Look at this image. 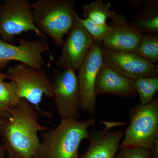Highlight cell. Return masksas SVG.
Returning <instances> with one entry per match:
<instances>
[{
  "label": "cell",
  "mask_w": 158,
  "mask_h": 158,
  "mask_svg": "<svg viewBox=\"0 0 158 158\" xmlns=\"http://www.w3.org/2000/svg\"><path fill=\"white\" fill-rule=\"evenodd\" d=\"M78 19L86 31L90 34L93 41L102 43L106 37L109 27L108 24L98 25L87 19H82L78 15Z\"/></svg>",
  "instance_id": "cell-20"
},
{
  "label": "cell",
  "mask_w": 158,
  "mask_h": 158,
  "mask_svg": "<svg viewBox=\"0 0 158 158\" xmlns=\"http://www.w3.org/2000/svg\"><path fill=\"white\" fill-rule=\"evenodd\" d=\"M130 2L135 7L143 6V9L131 23L142 34L158 36V1L141 0Z\"/></svg>",
  "instance_id": "cell-15"
},
{
  "label": "cell",
  "mask_w": 158,
  "mask_h": 158,
  "mask_svg": "<svg viewBox=\"0 0 158 158\" xmlns=\"http://www.w3.org/2000/svg\"><path fill=\"white\" fill-rule=\"evenodd\" d=\"M20 99L16 85L12 81H0V104L7 108L17 104Z\"/></svg>",
  "instance_id": "cell-19"
},
{
  "label": "cell",
  "mask_w": 158,
  "mask_h": 158,
  "mask_svg": "<svg viewBox=\"0 0 158 158\" xmlns=\"http://www.w3.org/2000/svg\"><path fill=\"white\" fill-rule=\"evenodd\" d=\"M34 31L42 40L46 37L34 23L30 2L27 0H6L0 5V38L11 44L16 35Z\"/></svg>",
  "instance_id": "cell-6"
},
{
  "label": "cell",
  "mask_w": 158,
  "mask_h": 158,
  "mask_svg": "<svg viewBox=\"0 0 158 158\" xmlns=\"http://www.w3.org/2000/svg\"><path fill=\"white\" fill-rule=\"evenodd\" d=\"M73 0H37L30 3L35 25L61 47L74 22Z\"/></svg>",
  "instance_id": "cell-3"
},
{
  "label": "cell",
  "mask_w": 158,
  "mask_h": 158,
  "mask_svg": "<svg viewBox=\"0 0 158 158\" xmlns=\"http://www.w3.org/2000/svg\"><path fill=\"white\" fill-rule=\"evenodd\" d=\"M9 116V108L0 104V118H7Z\"/></svg>",
  "instance_id": "cell-22"
},
{
  "label": "cell",
  "mask_w": 158,
  "mask_h": 158,
  "mask_svg": "<svg viewBox=\"0 0 158 158\" xmlns=\"http://www.w3.org/2000/svg\"><path fill=\"white\" fill-rule=\"evenodd\" d=\"M134 82V80L119 74L103 61L95 81V95L109 94L119 97H136Z\"/></svg>",
  "instance_id": "cell-14"
},
{
  "label": "cell",
  "mask_w": 158,
  "mask_h": 158,
  "mask_svg": "<svg viewBox=\"0 0 158 158\" xmlns=\"http://www.w3.org/2000/svg\"><path fill=\"white\" fill-rule=\"evenodd\" d=\"M110 3H104L102 0H96L82 7L84 19H90L98 25L106 24L108 19H112L117 13L111 9Z\"/></svg>",
  "instance_id": "cell-16"
},
{
  "label": "cell",
  "mask_w": 158,
  "mask_h": 158,
  "mask_svg": "<svg viewBox=\"0 0 158 158\" xmlns=\"http://www.w3.org/2000/svg\"><path fill=\"white\" fill-rule=\"evenodd\" d=\"M6 118H0V125H1V124H2L3 123L6 121Z\"/></svg>",
  "instance_id": "cell-25"
},
{
  "label": "cell",
  "mask_w": 158,
  "mask_h": 158,
  "mask_svg": "<svg viewBox=\"0 0 158 158\" xmlns=\"http://www.w3.org/2000/svg\"><path fill=\"white\" fill-rule=\"evenodd\" d=\"M48 50L47 43L42 39L29 40L22 38L19 39V44L14 45L0 38V69L12 61L41 69L46 65L42 55Z\"/></svg>",
  "instance_id": "cell-10"
},
{
  "label": "cell",
  "mask_w": 158,
  "mask_h": 158,
  "mask_svg": "<svg viewBox=\"0 0 158 158\" xmlns=\"http://www.w3.org/2000/svg\"><path fill=\"white\" fill-rule=\"evenodd\" d=\"M51 80L54 103L61 119H78L81 102L76 70L68 68L58 72Z\"/></svg>",
  "instance_id": "cell-7"
},
{
  "label": "cell",
  "mask_w": 158,
  "mask_h": 158,
  "mask_svg": "<svg viewBox=\"0 0 158 158\" xmlns=\"http://www.w3.org/2000/svg\"><path fill=\"white\" fill-rule=\"evenodd\" d=\"M102 42L103 47L109 50L137 54L142 33L120 13H117Z\"/></svg>",
  "instance_id": "cell-12"
},
{
  "label": "cell",
  "mask_w": 158,
  "mask_h": 158,
  "mask_svg": "<svg viewBox=\"0 0 158 158\" xmlns=\"http://www.w3.org/2000/svg\"><path fill=\"white\" fill-rule=\"evenodd\" d=\"M133 87L139 96L141 104H148L152 101L158 90V76L144 77L135 80Z\"/></svg>",
  "instance_id": "cell-17"
},
{
  "label": "cell",
  "mask_w": 158,
  "mask_h": 158,
  "mask_svg": "<svg viewBox=\"0 0 158 158\" xmlns=\"http://www.w3.org/2000/svg\"><path fill=\"white\" fill-rule=\"evenodd\" d=\"M6 156V152L4 145L2 143H0V158H5Z\"/></svg>",
  "instance_id": "cell-23"
},
{
  "label": "cell",
  "mask_w": 158,
  "mask_h": 158,
  "mask_svg": "<svg viewBox=\"0 0 158 158\" xmlns=\"http://www.w3.org/2000/svg\"><path fill=\"white\" fill-rule=\"evenodd\" d=\"M95 122L94 117L84 121L62 118L56 127L40 132L36 158H78L80 144L88 139Z\"/></svg>",
  "instance_id": "cell-2"
},
{
  "label": "cell",
  "mask_w": 158,
  "mask_h": 158,
  "mask_svg": "<svg viewBox=\"0 0 158 158\" xmlns=\"http://www.w3.org/2000/svg\"><path fill=\"white\" fill-rule=\"evenodd\" d=\"M78 15L76 11L73 25L63 40L62 53L56 62L57 66L64 70H78L93 44V40L79 21Z\"/></svg>",
  "instance_id": "cell-9"
},
{
  "label": "cell",
  "mask_w": 158,
  "mask_h": 158,
  "mask_svg": "<svg viewBox=\"0 0 158 158\" xmlns=\"http://www.w3.org/2000/svg\"><path fill=\"white\" fill-rule=\"evenodd\" d=\"M9 116L0 125V136L8 158H36L40 132L48 127L40 123L34 107L24 98L9 108Z\"/></svg>",
  "instance_id": "cell-1"
},
{
  "label": "cell",
  "mask_w": 158,
  "mask_h": 158,
  "mask_svg": "<svg viewBox=\"0 0 158 158\" xmlns=\"http://www.w3.org/2000/svg\"><path fill=\"white\" fill-rule=\"evenodd\" d=\"M105 127L101 130L94 128L90 132V141L87 151L79 158H116L123 130L110 132L113 127L126 124L124 122H103Z\"/></svg>",
  "instance_id": "cell-13"
},
{
  "label": "cell",
  "mask_w": 158,
  "mask_h": 158,
  "mask_svg": "<svg viewBox=\"0 0 158 158\" xmlns=\"http://www.w3.org/2000/svg\"><path fill=\"white\" fill-rule=\"evenodd\" d=\"M137 54L152 64L158 62V36L152 34L141 35Z\"/></svg>",
  "instance_id": "cell-18"
},
{
  "label": "cell",
  "mask_w": 158,
  "mask_h": 158,
  "mask_svg": "<svg viewBox=\"0 0 158 158\" xmlns=\"http://www.w3.org/2000/svg\"></svg>",
  "instance_id": "cell-26"
},
{
  "label": "cell",
  "mask_w": 158,
  "mask_h": 158,
  "mask_svg": "<svg viewBox=\"0 0 158 158\" xmlns=\"http://www.w3.org/2000/svg\"><path fill=\"white\" fill-rule=\"evenodd\" d=\"M5 73L16 85L20 98L28 102L43 117L50 116L40 107L44 96L54 98L52 80L46 71L19 63L7 69Z\"/></svg>",
  "instance_id": "cell-5"
},
{
  "label": "cell",
  "mask_w": 158,
  "mask_h": 158,
  "mask_svg": "<svg viewBox=\"0 0 158 158\" xmlns=\"http://www.w3.org/2000/svg\"><path fill=\"white\" fill-rule=\"evenodd\" d=\"M103 62L102 43L93 41L86 58L79 70L78 81L81 102V110L91 114L96 112L95 81Z\"/></svg>",
  "instance_id": "cell-8"
},
{
  "label": "cell",
  "mask_w": 158,
  "mask_h": 158,
  "mask_svg": "<svg viewBox=\"0 0 158 158\" xmlns=\"http://www.w3.org/2000/svg\"><path fill=\"white\" fill-rule=\"evenodd\" d=\"M130 124L119 148H142L152 151L158 145V98L148 104H137L130 110Z\"/></svg>",
  "instance_id": "cell-4"
},
{
  "label": "cell",
  "mask_w": 158,
  "mask_h": 158,
  "mask_svg": "<svg viewBox=\"0 0 158 158\" xmlns=\"http://www.w3.org/2000/svg\"><path fill=\"white\" fill-rule=\"evenodd\" d=\"M6 79H8V77L6 73L0 72V81H5Z\"/></svg>",
  "instance_id": "cell-24"
},
{
  "label": "cell",
  "mask_w": 158,
  "mask_h": 158,
  "mask_svg": "<svg viewBox=\"0 0 158 158\" xmlns=\"http://www.w3.org/2000/svg\"><path fill=\"white\" fill-rule=\"evenodd\" d=\"M116 158H151V152L141 147L121 148L118 149Z\"/></svg>",
  "instance_id": "cell-21"
},
{
  "label": "cell",
  "mask_w": 158,
  "mask_h": 158,
  "mask_svg": "<svg viewBox=\"0 0 158 158\" xmlns=\"http://www.w3.org/2000/svg\"><path fill=\"white\" fill-rule=\"evenodd\" d=\"M103 61L122 76L131 80L158 76V65L137 54L109 50L103 47Z\"/></svg>",
  "instance_id": "cell-11"
}]
</instances>
